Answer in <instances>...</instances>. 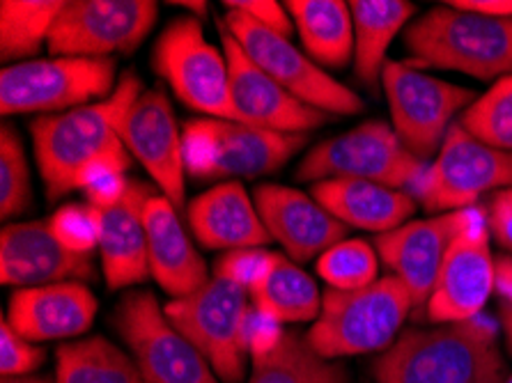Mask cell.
I'll return each instance as SVG.
<instances>
[{
    "label": "cell",
    "instance_id": "6da1fadb",
    "mask_svg": "<svg viewBox=\"0 0 512 383\" xmlns=\"http://www.w3.org/2000/svg\"><path fill=\"white\" fill-rule=\"evenodd\" d=\"M377 383H503L499 324L478 315L469 322L411 328L372 365Z\"/></svg>",
    "mask_w": 512,
    "mask_h": 383
},
{
    "label": "cell",
    "instance_id": "7a4b0ae2",
    "mask_svg": "<svg viewBox=\"0 0 512 383\" xmlns=\"http://www.w3.org/2000/svg\"><path fill=\"white\" fill-rule=\"evenodd\" d=\"M143 92L136 74L127 72L108 99L74 111L40 115L30 122L35 161L40 168L46 198L60 200L79 191L83 170L99 159L131 161L118 136L120 117Z\"/></svg>",
    "mask_w": 512,
    "mask_h": 383
},
{
    "label": "cell",
    "instance_id": "3957f363",
    "mask_svg": "<svg viewBox=\"0 0 512 383\" xmlns=\"http://www.w3.org/2000/svg\"><path fill=\"white\" fill-rule=\"evenodd\" d=\"M416 65L499 81L512 76V17L496 19L439 5L405 30Z\"/></svg>",
    "mask_w": 512,
    "mask_h": 383
},
{
    "label": "cell",
    "instance_id": "277c9868",
    "mask_svg": "<svg viewBox=\"0 0 512 383\" xmlns=\"http://www.w3.org/2000/svg\"><path fill=\"white\" fill-rule=\"evenodd\" d=\"M414 310L409 292L398 278L384 276L375 283L322 294V310L306 338L317 354L338 361L345 356L382 354L398 340L402 324Z\"/></svg>",
    "mask_w": 512,
    "mask_h": 383
},
{
    "label": "cell",
    "instance_id": "5b68a950",
    "mask_svg": "<svg viewBox=\"0 0 512 383\" xmlns=\"http://www.w3.org/2000/svg\"><path fill=\"white\" fill-rule=\"evenodd\" d=\"M177 331L203 354L221 383H242L251 358L248 324L251 294L244 287L212 278L205 287L164 306Z\"/></svg>",
    "mask_w": 512,
    "mask_h": 383
},
{
    "label": "cell",
    "instance_id": "8992f818",
    "mask_svg": "<svg viewBox=\"0 0 512 383\" xmlns=\"http://www.w3.org/2000/svg\"><path fill=\"white\" fill-rule=\"evenodd\" d=\"M186 175L198 179L262 177L281 170L306 147V134H278L242 122L198 117L184 124Z\"/></svg>",
    "mask_w": 512,
    "mask_h": 383
},
{
    "label": "cell",
    "instance_id": "52a82bcc",
    "mask_svg": "<svg viewBox=\"0 0 512 383\" xmlns=\"http://www.w3.org/2000/svg\"><path fill=\"white\" fill-rule=\"evenodd\" d=\"M113 58L26 60L0 72V113L5 117L56 115L108 99L115 92Z\"/></svg>",
    "mask_w": 512,
    "mask_h": 383
},
{
    "label": "cell",
    "instance_id": "ba28073f",
    "mask_svg": "<svg viewBox=\"0 0 512 383\" xmlns=\"http://www.w3.org/2000/svg\"><path fill=\"white\" fill-rule=\"evenodd\" d=\"M430 163L411 154L386 122L370 120L345 134L322 140L297 168L301 182L363 179L389 189L414 191Z\"/></svg>",
    "mask_w": 512,
    "mask_h": 383
},
{
    "label": "cell",
    "instance_id": "9c48e42d",
    "mask_svg": "<svg viewBox=\"0 0 512 383\" xmlns=\"http://www.w3.org/2000/svg\"><path fill=\"white\" fill-rule=\"evenodd\" d=\"M154 69L175 97L214 120L239 122L230 92L226 51L207 42L198 19L170 21L154 46Z\"/></svg>",
    "mask_w": 512,
    "mask_h": 383
},
{
    "label": "cell",
    "instance_id": "30bf717a",
    "mask_svg": "<svg viewBox=\"0 0 512 383\" xmlns=\"http://www.w3.org/2000/svg\"><path fill=\"white\" fill-rule=\"evenodd\" d=\"M113 326L129 347L143 383H221L147 289L124 296L115 308Z\"/></svg>",
    "mask_w": 512,
    "mask_h": 383
},
{
    "label": "cell",
    "instance_id": "8fae6325",
    "mask_svg": "<svg viewBox=\"0 0 512 383\" xmlns=\"http://www.w3.org/2000/svg\"><path fill=\"white\" fill-rule=\"evenodd\" d=\"M389 99L393 131L418 159L430 161L439 154L453 117L476 101V92L441 81L407 62L389 60L382 74Z\"/></svg>",
    "mask_w": 512,
    "mask_h": 383
},
{
    "label": "cell",
    "instance_id": "7c38bea8",
    "mask_svg": "<svg viewBox=\"0 0 512 383\" xmlns=\"http://www.w3.org/2000/svg\"><path fill=\"white\" fill-rule=\"evenodd\" d=\"M223 26L262 72L306 106L324 115H356L363 111V99L299 51L290 37L271 33L239 10H228Z\"/></svg>",
    "mask_w": 512,
    "mask_h": 383
},
{
    "label": "cell",
    "instance_id": "4fadbf2b",
    "mask_svg": "<svg viewBox=\"0 0 512 383\" xmlns=\"http://www.w3.org/2000/svg\"><path fill=\"white\" fill-rule=\"evenodd\" d=\"M512 189V152L480 143L455 122L414 191L425 211H462L490 191Z\"/></svg>",
    "mask_w": 512,
    "mask_h": 383
},
{
    "label": "cell",
    "instance_id": "5bb4252c",
    "mask_svg": "<svg viewBox=\"0 0 512 383\" xmlns=\"http://www.w3.org/2000/svg\"><path fill=\"white\" fill-rule=\"evenodd\" d=\"M159 17L154 0H72L49 37L51 56L111 58L143 44Z\"/></svg>",
    "mask_w": 512,
    "mask_h": 383
},
{
    "label": "cell",
    "instance_id": "9a60e30c",
    "mask_svg": "<svg viewBox=\"0 0 512 383\" xmlns=\"http://www.w3.org/2000/svg\"><path fill=\"white\" fill-rule=\"evenodd\" d=\"M490 223L483 209L471 207L441 264L425 310L434 324H460L483 315L496 289V260L490 250Z\"/></svg>",
    "mask_w": 512,
    "mask_h": 383
},
{
    "label": "cell",
    "instance_id": "2e32d148",
    "mask_svg": "<svg viewBox=\"0 0 512 383\" xmlns=\"http://www.w3.org/2000/svg\"><path fill=\"white\" fill-rule=\"evenodd\" d=\"M118 136L129 154L141 161L161 195L182 209L186 205L184 147L166 92L143 90L120 117Z\"/></svg>",
    "mask_w": 512,
    "mask_h": 383
},
{
    "label": "cell",
    "instance_id": "e0dca14e",
    "mask_svg": "<svg viewBox=\"0 0 512 383\" xmlns=\"http://www.w3.org/2000/svg\"><path fill=\"white\" fill-rule=\"evenodd\" d=\"M219 30L230 67L232 104H235L239 122L248 127L278 131V134H306L327 122L329 115L306 106L262 72L223 23Z\"/></svg>",
    "mask_w": 512,
    "mask_h": 383
},
{
    "label": "cell",
    "instance_id": "ac0fdd59",
    "mask_svg": "<svg viewBox=\"0 0 512 383\" xmlns=\"http://www.w3.org/2000/svg\"><path fill=\"white\" fill-rule=\"evenodd\" d=\"M467 216L469 209L448 211L425 221L405 223L375 239L379 260L405 285L414 308L428 303L448 248L467 223Z\"/></svg>",
    "mask_w": 512,
    "mask_h": 383
},
{
    "label": "cell",
    "instance_id": "d6986e66",
    "mask_svg": "<svg viewBox=\"0 0 512 383\" xmlns=\"http://www.w3.org/2000/svg\"><path fill=\"white\" fill-rule=\"evenodd\" d=\"M95 278L92 257L76 255L51 232L49 221L7 223L0 232V280L10 287L81 283Z\"/></svg>",
    "mask_w": 512,
    "mask_h": 383
},
{
    "label": "cell",
    "instance_id": "ffe728a7",
    "mask_svg": "<svg viewBox=\"0 0 512 383\" xmlns=\"http://www.w3.org/2000/svg\"><path fill=\"white\" fill-rule=\"evenodd\" d=\"M253 202L269 237L285 248L292 262H308L345 239L349 228L333 218L313 195L281 184H262Z\"/></svg>",
    "mask_w": 512,
    "mask_h": 383
},
{
    "label": "cell",
    "instance_id": "44dd1931",
    "mask_svg": "<svg viewBox=\"0 0 512 383\" xmlns=\"http://www.w3.org/2000/svg\"><path fill=\"white\" fill-rule=\"evenodd\" d=\"M97 296L83 283L21 287L7 303V324L30 342L81 338L97 317Z\"/></svg>",
    "mask_w": 512,
    "mask_h": 383
},
{
    "label": "cell",
    "instance_id": "7402d4cb",
    "mask_svg": "<svg viewBox=\"0 0 512 383\" xmlns=\"http://www.w3.org/2000/svg\"><path fill=\"white\" fill-rule=\"evenodd\" d=\"M152 195L150 186L131 179L129 191L118 205H90L97 223V250L102 257L104 278L111 289L141 285L152 276L150 262H147L145 230V207Z\"/></svg>",
    "mask_w": 512,
    "mask_h": 383
},
{
    "label": "cell",
    "instance_id": "603a6c76",
    "mask_svg": "<svg viewBox=\"0 0 512 383\" xmlns=\"http://www.w3.org/2000/svg\"><path fill=\"white\" fill-rule=\"evenodd\" d=\"M145 230L152 278L173 299H184L212 280L205 260L198 255L189 234L182 228L177 207L166 195L154 193L147 200Z\"/></svg>",
    "mask_w": 512,
    "mask_h": 383
},
{
    "label": "cell",
    "instance_id": "cb8c5ba5",
    "mask_svg": "<svg viewBox=\"0 0 512 383\" xmlns=\"http://www.w3.org/2000/svg\"><path fill=\"white\" fill-rule=\"evenodd\" d=\"M189 228L209 250L262 248L271 237L242 182H219L191 200Z\"/></svg>",
    "mask_w": 512,
    "mask_h": 383
},
{
    "label": "cell",
    "instance_id": "d4e9b609",
    "mask_svg": "<svg viewBox=\"0 0 512 383\" xmlns=\"http://www.w3.org/2000/svg\"><path fill=\"white\" fill-rule=\"evenodd\" d=\"M313 198L345 228L377 232V237L405 225L416 211V198L409 191L363 179H324L313 186Z\"/></svg>",
    "mask_w": 512,
    "mask_h": 383
},
{
    "label": "cell",
    "instance_id": "484cf974",
    "mask_svg": "<svg viewBox=\"0 0 512 383\" xmlns=\"http://www.w3.org/2000/svg\"><path fill=\"white\" fill-rule=\"evenodd\" d=\"M354 67L356 78L375 90L386 67V53L400 30L414 17L409 0H354Z\"/></svg>",
    "mask_w": 512,
    "mask_h": 383
},
{
    "label": "cell",
    "instance_id": "4316f807",
    "mask_svg": "<svg viewBox=\"0 0 512 383\" xmlns=\"http://www.w3.org/2000/svg\"><path fill=\"white\" fill-rule=\"evenodd\" d=\"M308 58L317 65L343 69L354 56V17L343 0H287Z\"/></svg>",
    "mask_w": 512,
    "mask_h": 383
},
{
    "label": "cell",
    "instance_id": "83f0119b",
    "mask_svg": "<svg viewBox=\"0 0 512 383\" xmlns=\"http://www.w3.org/2000/svg\"><path fill=\"white\" fill-rule=\"evenodd\" d=\"M248 294L253 310L278 324L315 322L322 310L315 280L281 253H271L267 271Z\"/></svg>",
    "mask_w": 512,
    "mask_h": 383
},
{
    "label": "cell",
    "instance_id": "f1b7e54d",
    "mask_svg": "<svg viewBox=\"0 0 512 383\" xmlns=\"http://www.w3.org/2000/svg\"><path fill=\"white\" fill-rule=\"evenodd\" d=\"M248 383H349V372L317 354L306 335L285 331L274 349L253 356Z\"/></svg>",
    "mask_w": 512,
    "mask_h": 383
},
{
    "label": "cell",
    "instance_id": "f546056e",
    "mask_svg": "<svg viewBox=\"0 0 512 383\" xmlns=\"http://www.w3.org/2000/svg\"><path fill=\"white\" fill-rule=\"evenodd\" d=\"M56 383H143L134 358L115 342L92 338L62 342L56 351Z\"/></svg>",
    "mask_w": 512,
    "mask_h": 383
},
{
    "label": "cell",
    "instance_id": "4dcf8cb0",
    "mask_svg": "<svg viewBox=\"0 0 512 383\" xmlns=\"http://www.w3.org/2000/svg\"><path fill=\"white\" fill-rule=\"evenodd\" d=\"M65 0H3L0 3V58L17 62L49 44Z\"/></svg>",
    "mask_w": 512,
    "mask_h": 383
},
{
    "label": "cell",
    "instance_id": "1f68e13d",
    "mask_svg": "<svg viewBox=\"0 0 512 383\" xmlns=\"http://www.w3.org/2000/svg\"><path fill=\"white\" fill-rule=\"evenodd\" d=\"M460 127L494 150L512 152V76L496 81L462 113Z\"/></svg>",
    "mask_w": 512,
    "mask_h": 383
},
{
    "label": "cell",
    "instance_id": "d6a6232c",
    "mask_svg": "<svg viewBox=\"0 0 512 383\" xmlns=\"http://www.w3.org/2000/svg\"><path fill=\"white\" fill-rule=\"evenodd\" d=\"M379 271V255L368 241L343 239L331 246L317 260V273L327 280L331 289L340 292H356L375 283Z\"/></svg>",
    "mask_w": 512,
    "mask_h": 383
},
{
    "label": "cell",
    "instance_id": "836d02e7",
    "mask_svg": "<svg viewBox=\"0 0 512 383\" xmlns=\"http://www.w3.org/2000/svg\"><path fill=\"white\" fill-rule=\"evenodd\" d=\"M33 205L28 156L19 131L10 122L0 129V216L19 218Z\"/></svg>",
    "mask_w": 512,
    "mask_h": 383
},
{
    "label": "cell",
    "instance_id": "e575fe53",
    "mask_svg": "<svg viewBox=\"0 0 512 383\" xmlns=\"http://www.w3.org/2000/svg\"><path fill=\"white\" fill-rule=\"evenodd\" d=\"M49 228L62 246L92 257L97 250V223L90 205H65L49 218Z\"/></svg>",
    "mask_w": 512,
    "mask_h": 383
},
{
    "label": "cell",
    "instance_id": "d590c367",
    "mask_svg": "<svg viewBox=\"0 0 512 383\" xmlns=\"http://www.w3.org/2000/svg\"><path fill=\"white\" fill-rule=\"evenodd\" d=\"M46 351L19 335L3 317L0 322V374L3 377H28L40 370Z\"/></svg>",
    "mask_w": 512,
    "mask_h": 383
},
{
    "label": "cell",
    "instance_id": "8d00e7d4",
    "mask_svg": "<svg viewBox=\"0 0 512 383\" xmlns=\"http://www.w3.org/2000/svg\"><path fill=\"white\" fill-rule=\"evenodd\" d=\"M271 253L265 248H237L223 253L214 264V278L244 287L246 292L258 285L262 273L267 271Z\"/></svg>",
    "mask_w": 512,
    "mask_h": 383
},
{
    "label": "cell",
    "instance_id": "74e56055",
    "mask_svg": "<svg viewBox=\"0 0 512 383\" xmlns=\"http://www.w3.org/2000/svg\"><path fill=\"white\" fill-rule=\"evenodd\" d=\"M228 10H239L248 19L260 23L262 28L278 33L283 37L292 35L294 21L287 12V7L276 0H226Z\"/></svg>",
    "mask_w": 512,
    "mask_h": 383
},
{
    "label": "cell",
    "instance_id": "f35d334b",
    "mask_svg": "<svg viewBox=\"0 0 512 383\" xmlns=\"http://www.w3.org/2000/svg\"><path fill=\"white\" fill-rule=\"evenodd\" d=\"M487 223H490L496 244L512 253V189L494 195L490 211H487Z\"/></svg>",
    "mask_w": 512,
    "mask_h": 383
},
{
    "label": "cell",
    "instance_id": "ab89813d",
    "mask_svg": "<svg viewBox=\"0 0 512 383\" xmlns=\"http://www.w3.org/2000/svg\"><path fill=\"white\" fill-rule=\"evenodd\" d=\"M457 10L483 14V17H496V19H508L512 17V0H451L446 3Z\"/></svg>",
    "mask_w": 512,
    "mask_h": 383
},
{
    "label": "cell",
    "instance_id": "60d3db41",
    "mask_svg": "<svg viewBox=\"0 0 512 383\" xmlns=\"http://www.w3.org/2000/svg\"><path fill=\"white\" fill-rule=\"evenodd\" d=\"M496 294L503 303L512 306V255L496 257Z\"/></svg>",
    "mask_w": 512,
    "mask_h": 383
},
{
    "label": "cell",
    "instance_id": "b9f144b4",
    "mask_svg": "<svg viewBox=\"0 0 512 383\" xmlns=\"http://www.w3.org/2000/svg\"><path fill=\"white\" fill-rule=\"evenodd\" d=\"M499 326H501L503 338H506V345L512 354V306H508V303H503V301L499 306Z\"/></svg>",
    "mask_w": 512,
    "mask_h": 383
},
{
    "label": "cell",
    "instance_id": "7bdbcfd3",
    "mask_svg": "<svg viewBox=\"0 0 512 383\" xmlns=\"http://www.w3.org/2000/svg\"><path fill=\"white\" fill-rule=\"evenodd\" d=\"M0 383H56L46 377H35V374H28V377H3Z\"/></svg>",
    "mask_w": 512,
    "mask_h": 383
},
{
    "label": "cell",
    "instance_id": "ee69618b",
    "mask_svg": "<svg viewBox=\"0 0 512 383\" xmlns=\"http://www.w3.org/2000/svg\"><path fill=\"white\" fill-rule=\"evenodd\" d=\"M177 7H186V10L191 12H198V14H205L207 12V3H186V0H182V3H175Z\"/></svg>",
    "mask_w": 512,
    "mask_h": 383
},
{
    "label": "cell",
    "instance_id": "f6af8a7d",
    "mask_svg": "<svg viewBox=\"0 0 512 383\" xmlns=\"http://www.w3.org/2000/svg\"><path fill=\"white\" fill-rule=\"evenodd\" d=\"M503 383H512V374H508V377H506V381H503Z\"/></svg>",
    "mask_w": 512,
    "mask_h": 383
}]
</instances>
